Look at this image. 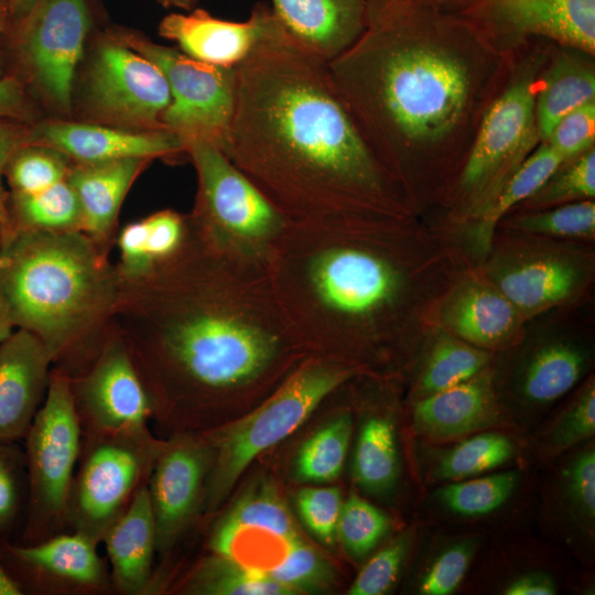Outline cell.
Instances as JSON below:
<instances>
[{
  "label": "cell",
  "mask_w": 595,
  "mask_h": 595,
  "mask_svg": "<svg viewBox=\"0 0 595 595\" xmlns=\"http://www.w3.org/2000/svg\"><path fill=\"white\" fill-rule=\"evenodd\" d=\"M113 323L152 415L257 391L307 356L268 271L213 251L188 224L172 256L120 279Z\"/></svg>",
  "instance_id": "6da1fadb"
},
{
  "label": "cell",
  "mask_w": 595,
  "mask_h": 595,
  "mask_svg": "<svg viewBox=\"0 0 595 595\" xmlns=\"http://www.w3.org/2000/svg\"><path fill=\"white\" fill-rule=\"evenodd\" d=\"M225 153L291 224L337 227L407 217L402 192L327 63L278 18L236 67Z\"/></svg>",
  "instance_id": "7a4b0ae2"
},
{
  "label": "cell",
  "mask_w": 595,
  "mask_h": 595,
  "mask_svg": "<svg viewBox=\"0 0 595 595\" xmlns=\"http://www.w3.org/2000/svg\"><path fill=\"white\" fill-rule=\"evenodd\" d=\"M495 47L421 0H375L356 42L327 63L365 137L403 192L411 162L467 128Z\"/></svg>",
  "instance_id": "3957f363"
},
{
  "label": "cell",
  "mask_w": 595,
  "mask_h": 595,
  "mask_svg": "<svg viewBox=\"0 0 595 595\" xmlns=\"http://www.w3.org/2000/svg\"><path fill=\"white\" fill-rule=\"evenodd\" d=\"M412 245L407 218L337 227L290 223L267 271L307 356L351 367L350 358L402 337L415 299Z\"/></svg>",
  "instance_id": "277c9868"
},
{
  "label": "cell",
  "mask_w": 595,
  "mask_h": 595,
  "mask_svg": "<svg viewBox=\"0 0 595 595\" xmlns=\"http://www.w3.org/2000/svg\"><path fill=\"white\" fill-rule=\"evenodd\" d=\"M110 249L84 231L11 230L0 236V284L13 327L46 348L71 377L98 356L120 289Z\"/></svg>",
  "instance_id": "5b68a950"
},
{
  "label": "cell",
  "mask_w": 595,
  "mask_h": 595,
  "mask_svg": "<svg viewBox=\"0 0 595 595\" xmlns=\"http://www.w3.org/2000/svg\"><path fill=\"white\" fill-rule=\"evenodd\" d=\"M186 155L197 176L191 230L213 251L267 270L290 221L216 144L192 140Z\"/></svg>",
  "instance_id": "8992f818"
},
{
  "label": "cell",
  "mask_w": 595,
  "mask_h": 595,
  "mask_svg": "<svg viewBox=\"0 0 595 595\" xmlns=\"http://www.w3.org/2000/svg\"><path fill=\"white\" fill-rule=\"evenodd\" d=\"M346 365L306 356L251 412L206 433L213 461L205 485L207 511L218 508L248 465L293 433L327 397L355 377Z\"/></svg>",
  "instance_id": "52a82bcc"
},
{
  "label": "cell",
  "mask_w": 595,
  "mask_h": 595,
  "mask_svg": "<svg viewBox=\"0 0 595 595\" xmlns=\"http://www.w3.org/2000/svg\"><path fill=\"white\" fill-rule=\"evenodd\" d=\"M91 25L88 0H34L0 35L2 75L18 79L41 109L69 117Z\"/></svg>",
  "instance_id": "ba28073f"
},
{
  "label": "cell",
  "mask_w": 595,
  "mask_h": 595,
  "mask_svg": "<svg viewBox=\"0 0 595 595\" xmlns=\"http://www.w3.org/2000/svg\"><path fill=\"white\" fill-rule=\"evenodd\" d=\"M163 442L148 425L83 434L65 524L97 545L148 478Z\"/></svg>",
  "instance_id": "9c48e42d"
},
{
  "label": "cell",
  "mask_w": 595,
  "mask_h": 595,
  "mask_svg": "<svg viewBox=\"0 0 595 595\" xmlns=\"http://www.w3.org/2000/svg\"><path fill=\"white\" fill-rule=\"evenodd\" d=\"M71 381L66 371L52 367L45 399L24 436L28 500L21 544L45 540L66 526V501L83 439Z\"/></svg>",
  "instance_id": "30bf717a"
},
{
  "label": "cell",
  "mask_w": 595,
  "mask_h": 595,
  "mask_svg": "<svg viewBox=\"0 0 595 595\" xmlns=\"http://www.w3.org/2000/svg\"><path fill=\"white\" fill-rule=\"evenodd\" d=\"M79 67L73 106L79 109L82 121L136 130L164 129L161 118L171 95L163 73L110 29L94 39Z\"/></svg>",
  "instance_id": "8fae6325"
},
{
  "label": "cell",
  "mask_w": 595,
  "mask_h": 595,
  "mask_svg": "<svg viewBox=\"0 0 595 595\" xmlns=\"http://www.w3.org/2000/svg\"><path fill=\"white\" fill-rule=\"evenodd\" d=\"M110 30L163 73L171 95L161 118L163 128L178 136L186 145L192 140H205L225 152L234 115L236 68L199 62L138 31L121 26Z\"/></svg>",
  "instance_id": "7c38bea8"
},
{
  "label": "cell",
  "mask_w": 595,
  "mask_h": 595,
  "mask_svg": "<svg viewBox=\"0 0 595 595\" xmlns=\"http://www.w3.org/2000/svg\"><path fill=\"white\" fill-rule=\"evenodd\" d=\"M531 76L517 79L488 107L461 175L468 213L477 215L540 142Z\"/></svg>",
  "instance_id": "4fadbf2b"
},
{
  "label": "cell",
  "mask_w": 595,
  "mask_h": 595,
  "mask_svg": "<svg viewBox=\"0 0 595 595\" xmlns=\"http://www.w3.org/2000/svg\"><path fill=\"white\" fill-rule=\"evenodd\" d=\"M475 28L494 46L542 36L595 51V0H421Z\"/></svg>",
  "instance_id": "5bb4252c"
},
{
  "label": "cell",
  "mask_w": 595,
  "mask_h": 595,
  "mask_svg": "<svg viewBox=\"0 0 595 595\" xmlns=\"http://www.w3.org/2000/svg\"><path fill=\"white\" fill-rule=\"evenodd\" d=\"M83 434L148 425L151 403L125 340L112 325L91 365L72 377Z\"/></svg>",
  "instance_id": "9a60e30c"
},
{
  "label": "cell",
  "mask_w": 595,
  "mask_h": 595,
  "mask_svg": "<svg viewBox=\"0 0 595 595\" xmlns=\"http://www.w3.org/2000/svg\"><path fill=\"white\" fill-rule=\"evenodd\" d=\"M212 461L205 436L182 435L163 442L147 483L158 551L170 550L192 521Z\"/></svg>",
  "instance_id": "2e32d148"
},
{
  "label": "cell",
  "mask_w": 595,
  "mask_h": 595,
  "mask_svg": "<svg viewBox=\"0 0 595 595\" xmlns=\"http://www.w3.org/2000/svg\"><path fill=\"white\" fill-rule=\"evenodd\" d=\"M29 143L53 148L72 163L186 155L185 142L165 129L136 130L65 118L40 119L32 123Z\"/></svg>",
  "instance_id": "e0dca14e"
},
{
  "label": "cell",
  "mask_w": 595,
  "mask_h": 595,
  "mask_svg": "<svg viewBox=\"0 0 595 595\" xmlns=\"http://www.w3.org/2000/svg\"><path fill=\"white\" fill-rule=\"evenodd\" d=\"M277 22L271 7L258 3L248 20L235 22L194 8L171 13L159 24V34L175 42L192 58L218 67L236 68Z\"/></svg>",
  "instance_id": "ac0fdd59"
},
{
  "label": "cell",
  "mask_w": 595,
  "mask_h": 595,
  "mask_svg": "<svg viewBox=\"0 0 595 595\" xmlns=\"http://www.w3.org/2000/svg\"><path fill=\"white\" fill-rule=\"evenodd\" d=\"M52 367L44 345L25 329L0 342V443L24 439L45 399Z\"/></svg>",
  "instance_id": "d6986e66"
},
{
  "label": "cell",
  "mask_w": 595,
  "mask_h": 595,
  "mask_svg": "<svg viewBox=\"0 0 595 595\" xmlns=\"http://www.w3.org/2000/svg\"><path fill=\"white\" fill-rule=\"evenodd\" d=\"M285 31L328 63L363 34L375 0H271Z\"/></svg>",
  "instance_id": "ffe728a7"
},
{
  "label": "cell",
  "mask_w": 595,
  "mask_h": 595,
  "mask_svg": "<svg viewBox=\"0 0 595 595\" xmlns=\"http://www.w3.org/2000/svg\"><path fill=\"white\" fill-rule=\"evenodd\" d=\"M0 550L18 581L23 575L85 588L101 587L106 582L97 544L77 532L57 533L32 544L1 539Z\"/></svg>",
  "instance_id": "44dd1931"
},
{
  "label": "cell",
  "mask_w": 595,
  "mask_h": 595,
  "mask_svg": "<svg viewBox=\"0 0 595 595\" xmlns=\"http://www.w3.org/2000/svg\"><path fill=\"white\" fill-rule=\"evenodd\" d=\"M152 161L127 158L71 164L66 181L80 204L83 231L101 247L111 249L125 197Z\"/></svg>",
  "instance_id": "7402d4cb"
},
{
  "label": "cell",
  "mask_w": 595,
  "mask_h": 595,
  "mask_svg": "<svg viewBox=\"0 0 595 595\" xmlns=\"http://www.w3.org/2000/svg\"><path fill=\"white\" fill-rule=\"evenodd\" d=\"M497 420L491 380L485 371L454 387L420 398L413 408L415 430L434 439L458 437L487 429Z\"/></svg>",
  "instance_id": "603a6c76"
},
{
  "label": "cell",
  "mask_w": 595,
  "mask_h": 595,
  "mask_svg": "<svg viewBox=\"0 0 595 595\" xmlns=\"http://www.w3.org/2000/svg\"><path fill=\"white\" fill-rule=\"evenodd\" d=\"M105 544L111 566V578L123 594L147 591L156 551L155 528L147 485L142 486L128 508L107 529Z\"/></svg>",
  "instance_id": "cb8c5ba5"
},
{
  "label": "cell",
  "mask_w": 595,
  "mask_h": 595,
  "mask_svg": "<svg viewBox=\"0 0 595 595\" xmlns=\"http://www.w3.org/2000/svg\"><path fill=\"white\" fill-rule=\"evenodd\" d=\"M498 290L520 314H534L570 298L580 284L581 272L559 257L518 261L499 271Z\"/></svg>",
  "instance_id": "d4e9b609"
},
{
  "label": "cell",
  "mask_w": 595,
  "mask_h": 595,
  "mask_svg": "<svg viewBox=\"0 0 595 595\" xmlns=\"http://www.w3.org/2000/svg\"><path fill=\"white\" fill-rule=\"evenodd\" d=\"M520 313L497 289L483 284L464 288L447 307V325L461 338L479 346H495L507 340L519 322Z\"/></svg>",
  "instance_id": "484cf974"
},
{
  "label": "cell",
  "mask_w": 595,
  "mask_h": 595,
  "mask_svg": "<svg viewBox=\"0 0 595 595\" xmlns=\"http://www.w3.org/2000/svg\"><path fill=\"white\" fill-rule=\"evenodd\" d=\"M595 101L594 67L573 55H562L547 71L534 98V117L540 142L572 110Z\"/></svg>",
  "instance_id": "4316f807"
},
{
  "label": "cell",
  "mask_w": 595,
  "mask_h": 595,
  "mask_svg": "<svg viewBox=\"0 0 595 595\" xmlns=\"http://www.w3.org/2000/svg\"><path fill=\"white\" fill-rule=\"evenodd\" d=\"M563 158L545 141L523 161L497 196L476 215L472 236L476 249L486 252L497 224L516 205L530 198L564 164Z\"/></svg>",
  "instance_id": "83f0119b"
},
{
  "label": "cell",
  "mask_w": 595,
  "mask_h": 595,
  "mask_svg": "<svg viewBox=\"0 0 595 595\" xmlns=\"http://www.w3.org/2000/svg\"><path fill=\"white\" fill-rule=\"evenodd\" d=\"M6 205L10 217V227L7 232L11 230L83 231L80 204L66 178L34 193L8 191Z\"/></svg>",
  "instance_id": "f1b7e54d"
},
{
  "label": "cell",
  "mask_w": 595,
  "mask_h": 595,
  "mask_svg": "<svg viewBox=\"0 0 595 595\" xmlns=\"http://www.w3.org/2000/svg\"><path fill=\"white\" fill-rule=\"evenodd\" d=\"M269 529L221 519L209 539L215 555L242 567L268 574L286 555L293 543Z\"/></svg>",
  "instance_id": "f546056e"
},
{
  "label": "cell",
  "mask_w": 595,
  "mask_h": 595,
  "mask_svg": "<svg viewBox=\"0 0 595 595\" xmlns=\"http://www.w3.org/2000/svg\"><path fill=\"white\" fill-rule=\"evenodd\" d=\"M399 475V461L391 422L385 416H372L364 424L357 440L354 476L368 491L389 490Z\"/></svg>",
  "instance_id": "4dcf8cb0"
},
{
  "label": "cell",
  "mask_w": 595,
  "mask_h": 595,
  "mask_svg": "<svg viewBox=\"0 0 595 595\" xmlns=\"http://www.w3.org/2000/svg\"><path fill=\"white\" fill-rule=\"evenodd\" d=\"M583 365V357L570 345L543 346L533 355L524 372V396L539 403L560 398L576 383Z\"/></svg>",
  "instance_id": "1f68e13d"
},
{
  "label": "cell",
  "mask_w": 595,
  "mask_h": 595,
  "mask_svg": "<svg viewBox=\"0 0 595 595\" xmlns=\"http://www.w3.org/2000/svg\"><path fill=\"white\" fill-rule=\"evenodd\" d=\"M186 588L190 593L206 595H292L268 574L215 554L197 566Z\"/></svg>",
  "instance_id": "d6a6232c"
},
{
  "label": "cell",
  "mask_w": 595,
  "mask_h": 595,
  "mask_svg": "<svg viewBox=\"0 0 595 595\" xmlns=\"http://www.w3.org/2000/svg\"><path fill=\"white\" fill-rule=\"evenodd\" d=\"M351 434V416L342 413L313 434L302 446L295 475L303 482H331L344 465Z\"/></svg>",
  "instance_id": "836d02e7"
},
{
  "label": "cell",
  "mask_w": 595,
  "mask_h": 595,
  "mask_svg": "<svg viewBox=\"0 0 595 595\" xmlns=\"http://www.w3.org/2000/svg\"><path fill=\"white\" fill-rule=\"evenodd\" d=\"M71 164L65 154L53 148L26 143L8 159L3 180L9 192L34 193L64 181Z\"/></svg>",
  "instance_id": "e575fe53"
},
{
  "label": "cell",
  "mask_w": 595,
  "mask_h": 595,
  "mask_svg": "<svg viewBox=\"0 0 595 595\" xmlns=\"http://www.w3.org/2000/svg\"><path fill=\"white\" fill-rule=\"evenodd\" d=\"M488 359L486 353L473 346L441 339L428 359L418 391L424 397L467 381L484 370Z\"/></svg>",
  "instance_id": "d590c367"
},
{
  "label": "cell",
  "mask_w": 595,
  "mask_h": 595,
  "mask_svg": "<svg viewBox=\"0 0 595 595\" xmlns=\"http://www.w3.org/2000/svg\"><path fill=\"white\" fill-rule=\"evenodd\" d=\"M513 454L512 443L499 433L469 437L446 453L435 469L439 479H464L505 464Z\"/></svg>",
  "instance_id": "8d00e7d4"
},
{
  "label": "cell",
  "mask_w": 595,
  "mask_h": 595,
  "mask_svg": "<svg viewBox=\"0 0 595 595\" xmlns=\"http://www.w3.org/2000/svg\"><path fill=\"white\" fill-rule=\"evenodd\" d=\"M562 164L526 202L533 209L593 199L595 196L594 148Z\"/></svg>",
  "instance_id": "74e56055"
},
{
  "label": "cell",
  "mask_w": 595,
  "mask_h": 595,
  "mask_svg": "<svg viewBox=\"0 0 595 595\" xmlns=\"http://www.w3.org/2000/svg\"><path fill=\"white\" fill-rule=\"evenodd\" d=\"M516 483L515 473H498L448 485L440 495L453 512L480 516L499 508L512 494Z\"/></svg>",
  "instance_id": "f35d334b"
},
{
  "label": "cell",
  "mask_w": 595,
  "mask_h": 595,
  "mask_svg": "<svg viewBox=\"0 0 595 595\" xmlns=\"http://www.w3.org/2000/svg\"><path fill=\"white\" fill-rule=\"evenodd\" d=\"M389 519L377 507L357 495L343 502L338 523L337 540L355 558L369 553L387 533Z\"/></svg>",
  "instance_id": "ab89813d"
},
{
  "label": "cell",
  "mask_w": 595,
  "mask_h": 595,
  "mask_svg": "<svg viewBox=\"0 0 595 595\" xmlns=\"http://www.w3.org/2000/svg\"><path fill=\"white\" fill-rule=\"evenodd\" d=\"M513 226L531 234L593 238L595 203L586 199L544 208L517 217Z\"/></svg>",
  "instance_id": "60d3db41"
},
{
  "label": "cell",
  "mask_w": 595,
  "mask_h": 595,
  "mask_svg": "<svg viewBox=\"0 0 595 595\" xmlns=\"http://www.w3.org/2000/svg\"><path fill=\"white\" fill-rule=\"evenodd\" d=\"M223 519L262 527L289 539L299 538L290 512L278 493L269 485H262L246 494Z\"/></svg>",
  "instance_id": "b9f144b4"
},
{
  "label": "cell",
  "mask_w": 595,
  "mask_h": 595,
  "mask_svg": "<svg viewBox=\"0 0 595 595\" xmlns=\"http://www.w3.org/2000/svg\"><path fill=\"white\" fill-rule=\"evenodd\" d=\"M268 575L291 594L315 591L331 583L329 564L309 544L298 539L284 559Z\"/></svg>",
  "instance_id": "7bdbcfd3"
},
{
  "label": "cell",
  "mask_w": 595,
  "mask_h": 595,
  "mask_svg": "<svg viewBox=\"0 0 595 595\" xmlns=\"http://www.w3.org/2000/svg\"><path fill=\"white\" fill-rule=\"evenodd\" d=\"M26 500L24 452L17 442L0 443V540L12 530Z\"/></svg>",
  "instance_id": "ee69618b"
},
{
  "label": "cell",
  "mask_w": 595,
  "mask_h": 595,
  "mask_svg": "<svg viewBox=\"0 0 595 595\" xmlns=\"http://www.w3.org/2000/svg\"><path fill=\"white\" fill-rule=\"evenodd\" d=\"M298 510L307 529L324 544L337 540V523L343 506L336 487H309L298 493Z\"/></svg>",
  "instance_id": "f6af8a7d"
},
{
  "label": "cell",
  "mask_w": 595,
  "mask_h": 595,
  "mask_svg": "<svg viewBox=\"0 0 595 595\" xmlns=\"http://www.w3.org/2000/svg\"><path fill=\"white\" fill-rule=\"evenodd\" d=\"M408 539L401 537L379 551L361 569L350 586V595H381L396 582L408 551Z\"/></svg>",
  "instance_id": "bcb514c9"
},
{
  "label": "cell",
  "mask_w": 595,
  "mask_h": 595,
  "mask_svg": "<svg viewBox=\"0 0 595 595\" xmlns=\"http://www.w3.org/2000/svg\"><path fill=\"white\" fill-rule=\"evenodd\" d=\"M595 101L587 102L565 115L545 140L569 162L594 148Z\"/></svg>",
  "instance_id": "7dc6e473"
},
{
  "label": "cell",
  "mask_w": 595,
  "mask_h": 595,
  "mask_svg": "<svg viewBox=\"0 0 595 595\" xmlns=\"http://www.w3.org/2000/svg\"><path fill=\"white\" fill-rule=\"evenodd\" d=\"M472 558L468 543L444 551L423 576L419 591L424 595H448L461 584Z\"/></svg>",
  "instance_id": "c3c4849f"
},
{
  "label": "cell",
  "mask_w": 595,
  "mask_h": 595,
  "mask_svg": "<svg viewBox=\"0 0 595 595\" xmlns=\"http://www.w3.org/2000/svg\"><path fill=\"white\" fill-rule=\"evenodd\" d=\"M148 249L154 262L172 256L187 232L186 215L163 209L145 217Z\"/></svg>",
  "instance_id": "681fc988"
},
{
  "label": "cell",
  "mask_w": 595,
  "mask_h": 595,
  "mask_svg": "<svg viewBox=\"0 0 595 595\" xmlns=\"http://www.w3.org/2000/svg\"><path fill=\"white\" fill-rule=\"evenodd\" d=\"M144 220L126 225L117 238L120 262L116 264L120 279L129 280L148 273L154 266L148 249Z\"/></svg>",
  "instance_id": "f907efd6"
},
{
  "label": "cell",
  "mask_w": 595,
  "mask_h": 595,
  "mask_svg": "<svg viewBox=\"0 0 595 595\" xmlns=\"http://www.w3.org/2000/svg\"><path fill=\"white\" fill-rule=\"evenodd\" d=\"M595 432V389L588 383L553 432L558 448L570 447Z\"/></svg>",
  "instance_id": "816d5d0a"
},
{
  "label": "cell",
  "mask_w": 595,
  "mask_h": 595,
  "mask_svg": "<svg viewBox=\"0 0 595 595\" xmlns=\"http://www.w3.org/2000/svg\"><path fill=\"white\" fill-rule=\"evenodd\" d=\"M0 118L25 123H35L41 118V108L14 77L0 76Z\"/></svg>",
  "instance_id": "f5cc1de1"
},
{
  "label": "cell",
  "mask_w": 595,
  "mask_h": 595,
  "mask_svg": "<svg viewBox=\"0 0 595 595\" xmlns=\"http://www.w3.org/2000/svg\"><path fill=\"white\" fill-rule=\"evenodd\" d=\"M570 488L574 500L592 518L595 513V453L586 451L573 463Z\"/></svg>",
  "instance_id": "db71d44e"
},
{
  "label": "cell",
  "mask_w": 595,
  "mask_h": 595,
  "mask_svg": "<svg viewBox=\"0 0 595 595\" xmlns=\"http://www.w3.org/2000/svg\"><path fill=\"white\" fill-rule=\"evenodd\" d=\"M31 125L12 119L0 118V198L7 199L3 186V169L10 155L30 141Z\"/></svg>",
  "instance_id": "11a10c76"
},
{
  "label": "cell",
  "mask_w": 595,
  "mask_h": 595,
  "mask_svg": "<svg viewBox=\"0 0 595 595\" xmlns=\"http://www.w3.org/2000/svg\"><path fill=\"white\" fill-rule=\"evenodd\" d=\"M553 581L545 574H527L512 581L505 589L506 595H554Z\"/></svg>",
  "instance_id": "9f6ffc18"
},
{
  "label": "cell",
  "mask_w": 595,
  "mask_h": 595,
  "mask_svg": "<svg viewBox=\"0 0 595 595\" xmlns=\"http://www.w3.org/2000/svg\"><path fill=\"white\" fill-rule=\"evenodd\" d=\"M24 591L23 585L7 566L0 550V595H22Z\"/></svg>",
  "instance_id": "6f0895ef"
},
{
  "label": "cell",
  "mask_w": 595,
  "mask_h": 595,
  "mask_svg": "<svg viewBox=\"0 0 595 595\" xmlns=\"http://www.w3.org/2000/svg\"><path fill=\"white\" fill-rule=\"evenodd\" d=\"M13 328L8 304L0 284V342L8 338L13 333Z\"/></svg>",
  "instance_id": "680465c9"
},
{
  "label": "cell",
  "mask_w": 595,
  "mask_h": 595,
  "mask_svg": "<svg viewBox=\"0 0 595 595\" xmlns=\"http://www.w3.org/2000/svg\"><path fill=\"white\" fill-rule=\"evenodd\" d=\"M8 6L10 20L23 15L33 4L34 0H4Z\"/></svg>",
  "instance_id": "91938a15"
},
{
  "label": "cell",
  "mask_w": 595,
  "mask_h": 595,
  "mask_svg": "<svg viewBox=\"0 0 595 595\" xmlns=\"http://www.w3.org/2000/svg\"><path fill=\"white\" fill-rule=\"evenodd\" d=\"M165 8H176L184 11H190L195 8L198 0H155Z\"/></svg>",
  "instance_id": "94428289"
},
{
  "label": "cell",
  "mask_w": 595,
  "mask_h": 595,
  "mask_svg": "<svg viewBox=\"0 0 595 595\" xmlns=\"http://www.w3.org/2000/svg\"><path fill=\"white\" fill-rule=\"evenodd\" d=\"M10 227V217L7 209L6 201L0 198V235L8 231Z\"/></svg>",
  "instance_id": "6125c7cd"
},
{
  "label": "cell",
  "mask_w": 595,
  "mask_h": 595,
  "mask_svg": "<svg viewBox=\"0 0 595 595\" xmlns=\"http://www.w3.org/2000/svg\"><path fill=\"white\" fill-rule=\"evenodd\" d=\"M10 20V13L7 3L4 0H0V35L6 29ZM0 76H2L1 66H0Z\"/></svg>",
  "instance_id": "be15d7a7"
}]
</instances>
